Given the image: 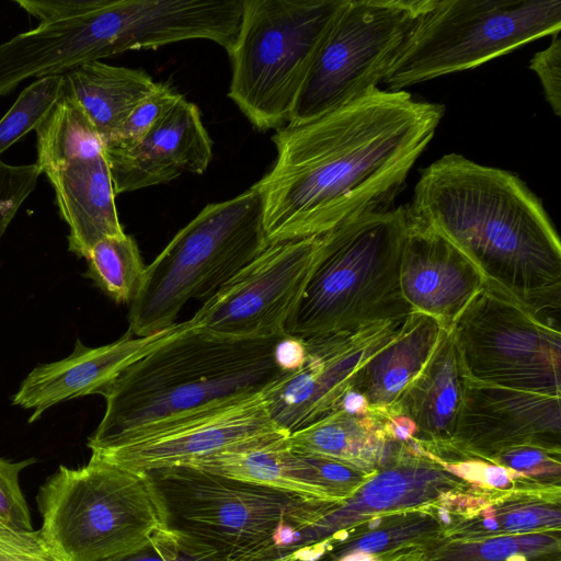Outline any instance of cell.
Here are the masks:
<instances>
[{
	"mask_svg": "<svg viewBox=\"0 0 561 561\" xmlns=\"http://www.w3.org/2000/svg\"><path fill=\"white\" fill-rule=\"evenodd\" d=\"M386 413L365 414L337 410L288 436L290 449L332 458L377 472L396 462L410 444L392 439L386 430Z\"/></svg>",
	"mask_w": 561,
	"mask_h": 561,
	"instance_id": "obj_23",
	"label": "cell"
},
{
	"mask_svg": "<svg viewBox=\"0 0 561 561\" xmlns=\"http://www.w3.org/2000/svg\"><path fill=\"white\" fill-rule=\"evenodd\" d=\"M529 68L537 75L545 98L557 116L561 115V39L560 33L529 61Z\"/></svg>",
	"mask_w": 561,
	"mask_h": 561,
	"instance_id": "obj_37",
	"label": "cell"
},
{
	"mask_svg": "<svg viewBox=\"0 0 561 561\" xmlns=\"http://www.w3.org/2000/svg\"><path fill=\"white\" fill-rule=\"evenodd\" d=\"M156 83L141 69L96 60L64 73V95L81 106L105 144L117 135L133 108L153 90Z\"/></svg>",
	"mask_w": 561,
	"mask_h": 561,
	"instance_id": "obj_26",
	"label": "cell"
},
{
	"mask_svg": "<svg viewBox=\"0 0 561 561\" xmlns=\"http://www.w3.org/2000/svg\"><path fill=\"white\" fill-rule=\"evenodd\" d=\"M271 339L221 336L190 324L124 369L101 392L105 412L88 439L92 453L263 394L287 373Z\"/></svg>",
	"mask_w": 561,
	"mask_h": 561,
	"instance_id": "obj_3",
	"label": "cell"
},
{
	"mask_svg": "<svg viewBox=\"0 0 561 561\" xmlns=\"http://www.w3.org/2000/svg\"><path fill=\"white\" fill-rule=\"evenodd\" d=\"M34 458L11 462L0 458V519L21 531L33 530L31 514L20 486V472L34 463Z\"/></svg>",
	"mask_w": 561,
	"mask_h": 561,
	"instance_id": "obj_35",
	"label": "cell"
},
{
	"mask_svg": "<svg viewBox=\"0 0 561 561\" xmlns=\"http://www.w3.org/2000/svg\"><path fill=\"white\" fill-rule=\"evenodd\" d=\"M407 207L458 247L488 283L543 320L559 316L560 240L518 175L448 153L421 171Z\"/></svg>",
	"mask_w": 561,
	"mask_h": 561,
	"instance_id": "obj_2",
	"label": "cell"
},
{
	"mask_svg": "<svg viewBox=\"0 0 561 561\" xmlns=\"http://www.w3.org/2000/svg\"><path fill=\"white\" fill-rule=\"evenodd\" d=\"M190 320L176 322L156 334L134 336L126 332L117 341L88 347L77 340L73 352L60 360L35 367L21 382L12 404L32 410L37 421L53 405L99 393L124 369L185 329Z\"/></svg>",
	"mask_w": 561,
	"mask_h": 561,
	"instance_id": "obj_19",
	"label": "cell"
},
{
	"mask_svg": "<svg viewBox=\"0 0 561 561\" xmlns=\"http://www.w3.org/2000/svg\"><path fill=\"white\" fill-rule=\"evenodd\" d=\"M37 504L39 530L62 561H102L162 528L145 476L96 454L79 468L59 466L39 488Z\"/></svg>",
	"mask_w": 561,
	"mask_h": 561,
	"instance_id": "obj_7",
	"label": "cell"
},
{
	"mask_svg": "<svg viewBox=\"0 0 561 561\" xmlns=\"http://www.w3.org/2000/svg\"><path fill=\"white\" fill-rule=\"evenodd\" d=\"M271 419L263 394L248 398L152 431L96 454L127 470L188 465L225 453L288 437Z\"/></svg>",
	"mask_w": 561,
	"mask_h": 561,
	"instance_id": "obj_16",
	"label": "cell"
},
{
	"mask_svg": "<svg viewBox=\"0 0 561 561\" xmlns=\"http://www.w3.org/2000/svg\"><path fill=\"white\" fill-rule=\"evenodd\" d=\"M102 561H225L213 551L161 528L141 546Z\"/></svg>",
	"mask_w": 561,
	"mask_h": 561,
	"instance_id": "obj_31",
	"label": "cell"
},
{
	"mask_svg": "<svg viewBox=\"0 0 561 561\" xmlns=\"http://www.w3.org/2000/svg\"><path fill=\"white\" fill-rule=\"evenodd\" d=\"M488 462L524 473L540 482L561 485V450L540 447H516L500 453Z\"/></svg>",
	"mask_w": 561,
	"mask_h": 561,
	"instance_id": "obj_32",
	"label": "cell"
},
{
	"mask_svg": "<svg viewBox=\"0 0 561 561\" xmlns=\"http://www.w3.org/2000/svg\"><path fill=\"white\" fill-rule=\"evenodd\" d=\"M346 0H243L228 96L259 129L289 122L312 60Z\"/></svg>",
	"mask_w": 561,
	"mask_h": 561,
	"instance_id": "obj_8",
	"label": "cell"
},
{
	"mask_svg": "<svg viewBox=\"0 0 561 561\" xmlns=\"http://www.w3.org/2000/svg\"><path fill=\"white\" fill-rule=\"evenodd\" d=\"M184 466L337 503L344 500L352 482L347 465L294 451L288 437L219 453Z\"/></svg>",
	"mask_w": 561,
	"mask_h": 561,
	"instance_id": "obj_21",
	"label": "cell"
},
{
	"mask_svg": "<svg viewBox=\"0 0 561 561\" xmlns=\"http://www.w3.org/2000/svg\"><path fill=\"white\" fill-rule=\"evenodd\" d=\"M64 96V75L36 79L0 119V156L46 119Z\"/></svg>",
	"mask_w": 561,
	"mask_h": 561,
	"instance_id": "obj_30",
	"label": "cell"
},
{
	"mask_svg": "<svg viewBox=\"0 0 561 561\" xmlns=\"http://www.w3.org/2000/svg\"><path fill=\"white\" fill-rule=\"evenodd\" d=\"M561 530V485L499 490L474 512L447 526L445 539H482Z\"/></svg>",
	"mask_w": 561,
	"mask_h": 561,
	"instance_id": "obj_25",
	"label": "cell"
},
{
	"mask_svg": "<svg viewBox=\"0 0 561 561\" xmlns=\"http://www.w3.org/2000/svg\"><path fill=\"white\" fill-rule=\"evenodd\" d=\"M471 485L424 454L412 440L410 449L396 462L377 471L309 530L308 546L363 519L433 504Z\"/></svg>",
	"mask_w": 561,
	"mask_h": 561,
	"instance_id": "obj_20",
	"label": "cell"
},
{
	"mask_svg": "<svg viewBox=\"0 0 561 561\" xmlns=\"http://www.w3.org/2000/svg\"><path fill=\"white\" fill-rule=\"evenodd\" d=\"M425 545H407L379 553L353 552L316 561H427Z\"/></svg>",
	"mask_w": 561,
	"mask_h": 561,
	"instance_id": "obj_39",
	"label": "cell"
},
{
	"mask_svg": "<svg viewBox=\"0 0 561 561\" xmlns=\"http://www.w3.org/2000/svg\"><path fill=\"white\" fill-rule=\"evenodd\" d=\"M427 561H561L560 531L482 539L437 537L426 547Z\"/></svg>",
	"mask_w": 561,
	"mask_h": 561,
	"instance_id": "obj_28",
	"label": "cell"
},
{
	"mask_svg": "<svg viewBox=\"0 0 561 561\" xmlns=\"http://www.w3.org/2000/svg\"><path fill=\"white\" fill-rule=\"evenodd\" d=\"M444 525L428 505L378 514L305 547L299 561L336 558L347 553H379L407 545H427Z\"/></svg>",
	"mask_w": 561,
	"mask_h": 561,
	"instance_id": "obj_27",
	"label": "cell"
},
{
	"mask_svg": "<svg viewBox=\"0 0 561 561\" xmlns=\"http://www.w3.org/2000/svg\"><path fill=\"white\" fill-rule=\"evenodd\" d=\"M471 380L561 397V333L486 282L447 330Z\"/></svg>",
	"mask_w": 561,
	"mask_h": 561,
	"instance_id": "obj_11",
	"label": "cell"
},
{
	"mask_svg": "<svg viewBox=\"0 0 561 561\" xmlns=\"http://www.w3.org/2000/svg\"><path fill=\"white\" fill-rule=\"evenodd\" d=\"M407 317L305 341L302 365L263 393L271 419L291 434L337 411L357 370L397 335Z\"/></svg>",
	"mask_w": 561,
	"mask_h": 561,
	"instance_id": "obj_14",
	"label": "cell"
},
{
	"mask_svg": "<svg viewBox=\"0 0 561 561\" xmlns=\"http://www.w3.org/2000/svg\"><path fill=\"white\" fill-rule=\"evenodd\" d=\"M181 98L170 85L157 82L153 90L133 108L113 139L141 138L168 115Z\"/></svg>",
	"mask_w": 561,
	"mask_h": 561,
	"instance_id": "obj_33",
	"label": "cell"
},
{
	"mask_svg": "<svg viewBox=\"0 0 561 561\" xmlns=\"http://www.w3.org/2000/svg\"><path fill=\"white\" fill-rule=\"evenodd\" d=\"M36 165L49 180L68 249L87 259L106 237L124 234L104 144L81 106L64 95L36 128Z\"/></svg>",
	"mask_w": 561,
	"mask_h": 561,
	"instance_id": "obj_12",
	"label": "cell"
},
{
	"mask_svg": "<svg viewBox=\"0 0 561 561\" xmlns=\"http://www.w3.org/2000/svg\"><path fill=\"white\" fill-rule=\"evenodd\" d=\"M142 474L162 528L225 561H293L309 530L342 504L192 466Z\"/></svg>",
	"mask_w": 561,
	"mask_h": 561,
	"instance_id": "obj_4",
	"label": "cell"
},
{
	"mask_svg": "<svg viewBox=\"0 0 561 561\" xmlns=\"http://www.w3.org/2000/svg\"><path fill=\"white\" fill-rule=\"evenodd\" d=\"M407 229L400 259V287L413 311L436 319L445 330L483 289L478 266L449 239L405 205Z\"/></svg>",
	"mask_w": 561,
	"mask_h": 561,
	"instance_id": "obj_17",
	"label": "cell"
},
{
	"mask_svg": "<svg viewBox=\"0 0 561 561\" xmlns=\"http://www.w3.org/2000/svg\"><path fill=\"white\" fill-rule=\"evenodd\" d=\"M9 529H13V528H11L9 525H7L3 520L0 519V533H4Z\"/></svg>",
	"mask_w": 561,
	"mask_h": 561,
	"instance_id": "obj_41",
	"label": "cell"
},
{
	"mask_svg": "<svg viewBox=\"0 0 561 561\" xmlns=\"http://www.w3.org/2000/svg\"><path fill=\"white\" fill-rule=\"evenodd\" d=\"M439 463L466 482L493 490H513L543 483L510 468L479 459Z\"/></svg>",
	"mask_w": 561,
	"mask_h": 561,
	"instance_id": "obj_34",
	"label": "cell"
},
{
	"mask_svg": "<svg viewBox=\"0 0 561 561\" xmlns=\"http://www.w3.org/2000/svg\"><path fill=\"white\" fill-rule=\"evenodd\" d=\"M0 561H62L39 529L0 533Z\"/></svg>",
	"mask_w": 561,
	"mask_h": 561,
	"instance_id": "obj_38",
	"label": "cell"
},
{
	"mask_svg": "<svg viewBox=\"0 0 561 561\" xmlns=\"http://www.w3.org/2000/svg\"><path fill=\"white\" fill-rule=\"evenodd\" d=\"M444 330L436 319L411 312L397 335L357 370L351 389L371 411L386 413L423 369Z\"/></svg>",
	"mask_w": 561,
	"mask_h": 561,
	"instance_id": "obj_24",
	"label": "cell"
},
{
	"mask_svg": "<svg viewBox=\"0 0 561 561\" xmlns=\"http://www.w3.org/2000/svg\"><path fill=\"white\" fill-rule=\"evenodd\" d=\"M560 399L466 377L451 442L425 454L439 462H453L486 461L500 453L524 446L561 450Z\"/></svg>",
	"mask_w": 561,
	"mask_h": 561,
	"instance_id": "obj_15",
	"label": "cell"
},
{
	"mask_svg": "<svg viewBox=\"0 0 561 561\" xmlns=\"http://www.w3.org/2000/svg\"><path fill=\"white\" fill-rule=\"evenodd\" d=\"M104 150L115 195L163 184L185 172L202 174L213 158L199 108L183 96L141 138L111 139Z\"/></svg>",
	"mask_w": 561,
	"mask_h": 561,
	"instance_id": "obj_18",
	"label": "cell"
},
{
	"mask_svg": "<svg viewBox=\"0 0 561 561\" xmlns=\"http://www.w3.org/2000/svg\"><path fill=\"white\" fill-rule=\"evenodd\" d=\"M275 358L284 371L296 370L306 358L305 341L285 334L275 346Z\"/></svg>",
	"mask_w": 561,
	"mask_h": 561,
	"instance_id": "obj_40",
	"label": "cell"
},
{
	"mask_svg": "<svg viewBox=\"0 0 561 561\" xmlns=\"http://www.w3.org/2000/svg\"><path fill=\"white\" fill-rule=\"evenodd\" d=\"M428 0H346L296 99L299 124L344 106L382 82Z\"/></svg>",
	"mask_w": 561,
	"mask_h": 561,
	"instance_id": "obj_10",
	"label": "cell"
},
{
	"mask_svg": "<svg viewBox=\"0 0 561 561\" xmlns=\"http://www.w3.org/2000/svg\"><path fill=\"white\" fill-rule=\"evenodd\" d=\"M322 238L323 234L268 244L193 316L198 328L237 339L285 335Z\"/></svg>",
	"mask_w": 561,
	"mask_h": 561,
	"instance_id": "obj_13",
	"label": "cell"
},
{
	"mask_svg": "<svg viewBox=\"0 0 561 561\" xmlns=\"http://www.w3.org/2000/svg\"><path fill=\"white\" fill-rule=\"evenodd\" d=\"M85 275L114 301L130 304L136 296L146 265L137 242L124 233L96 242L88 257Z\"/></svg>",
	"mask_w": 561,
	"mask_h": 561,
	"instance_id": "obj_29",
	"label": "cell"
},
{
	"mask_svg": "<svg viewBox=\"0 0 561 561\" xmlns=\"http://www.w3.org/2000/svg\"><path fill=\"white\" fill-rule=\"evenodd\" d=\"M256 185L205 206L146 266L129 304L128 330L147 336L174 325L192 299H208L266 248Z\"/></svg>",
	"mask_w": 561,
	"mask_h": 561,
	"instance_id": "obj_6",
	"label": "cell"
},
{
	"mask_svg": "<svg viewBox=\"0 0 561 561\" xmlns=\"http://www.w3.org/2000/svg\"><path fill=\"white\" fill-rule=\"evenodd\" d=\"M405 229L402 205L324 233L285 334L308 341L413 312L399 278Z\"/></svg>",
	"mask_w": 561,
	"mask_h": 561,
	"instance_id": "obj_5",
	"label": "cell"
},
{
	"mask_svg": "<svg viewBox=\"0 0 561 561\" xmlns=\"http://www.w3.org/2000/svg\"><path fill=\"white\" fill-rule=\"evenodd\" d=\"M442 104L374 89L311 121L286 124L255 183L268 244L322 236L387 211L444 116Z\"/></svg>",
	"mask_w": 561,
	"mask_h": 561,
	"instance_id": "obj_1",
	"label": "cell"
},
{
	"mask_svg": "<svg viewBox=\"0 0 561 561\" xmlns=\"http://www.w3.org/2000/svg\"><path fill=\"white\" fill-rule=\"evenodd\" d=\"M465 373L450 333L438 344L419 375L386 414L409 417L415 425L413 440L428 454L449 444L461 409Z\"/></svg>",
	"mask_w": 561,
	"mask_h": 561,
	"instance_id": "obj_22",
	"label": "cell"
},
{
	"mask_svg": "<svg viewBox=\"0 0 561 561\" xmlns=\"http://www.w3.org/2000/svg\"><path fill=\"white\" fill-rule=\"evenodd\" d=\"M560 28V0H428L382 83L403 91L476 68Z\"/></svg>",
	"mask_w": 561,
	"mask_h": 561,
	"instance_id": "obj_9",
	"label": "cell"
},
{
	"mask_svg": "<svg viewBox=\"0 0 561 561\" xmlns=\"http://www.w3.org/2000/svg\"><path fill=\"white\" fill-rule=\"evenodd\" d=\"M39 175L36 163L11 165L0 160V240Z\"/></svg>",
	"mask_w": 561,
	"mask_h": 561,
	"instance_id": "obj_36",
	"label": "cell"
}]
</instances>
